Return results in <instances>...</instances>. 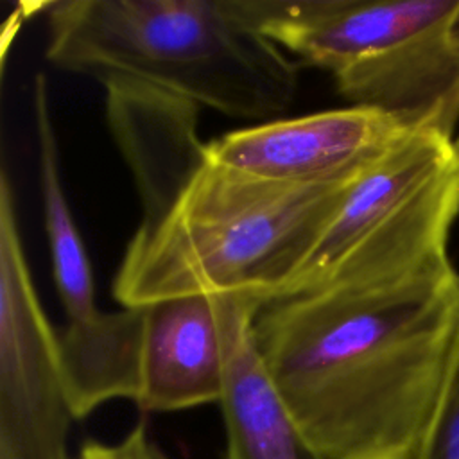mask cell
<instances>
[{
    "instance_id": "cell-4",
    "label": "cell",
    "mask_w": 459,
    "mask_h": 459,
    "mask_svg": "<svg viewBox=\"0 0 459 459\" xmlns=\"http://www.w3.org/2000/svg\"><path fill=\"white\" fill-rule=\"evenodd\" d=\"M457 213L454 138L412 129L350 185L280 298L382 289L446 274L454 271L446 244Z\"/></svg>"
},
{
    "instance_id": "cell-5",
    "label": "cell",
    "mask_w": 459,
    "mask_h": 459,
    "mask_svg": "<svg viewBox=\"0 0 459 459\" xmlns=\"http://www.w3.org/2000/svg\"><path fill=\"white\" fill-rule=\"evenodd\" d=\"M32 113L52 276L66 316V326L59 333L61 362L79 420L109 400L136 402L143 308L104 312L97 307L90 258L61 183L59 147L43 74L34 77Z\"/></svg>"
},
{
    "instance_id": "cell-11",
    "label": "cell",
    "mask_w": 459,
    "mask_h": 459,
    "mask_svg": "<svg viewBox=\"0 0 459 459\" xmlns=\"http://www.w3.org/2000/svg\"><path fill=\"white\" fill-rule=\"evenodd\" d=\"M416 459H459V357Z\"/></svg>"
},
{
    "instance_id": "cell-1",
    "label": "cell",
    "mask_w": 459,
    "mask_h": 459,
    "mask_svg": "<svg viewBox=\"0 0 459 459\" xmlns=\"http://www.w3.org/2000/svg\"><path fill=\"white\" fill-rule=\"evenodd\" d=\"M104 86L108 122L143 208L113 280L117 301L278 299L359 176L283 183L228 169L197 138L199 106L129 79Z\"/></svg>"
},
{
    "instance_id": "cell-10",
    "label": "cell",
    "mask_w": 459,
    "mask_h": 459,
    "mask_svg": "<svg viewBox=\"0 0 459 459\" xmlns=\"http://www.w3.org/2000/svg\"><path fill=\"white\" fill-rule=\"evenodd\" d=\"M262 307L255 296L224 294V459H328L299 429L264 366L253 333Z\"/></svg>"
},
{
    "instance_id": "cell-12",
    "label": "cell",
    "mask_w": 459,
    "mask_h": 459,
    "mask_svg": "<svg viewBox=\"0 0 459 459\" xmlns=\"http://www.w3.org/2000/svg\"><path fill=\"white\" fill-rule=\"evenodd\" d=\"M77 459H165L149 441L143 421L117 443L88 441L82 445Z\"/></svg>"
},
{
    "instance_id": "cell-2",
    "label": "cell",
    "mask_w": 459,
    "mask_h": 459,
    "mask_svg": "<svg viewBox=\"0 0 459 459\" xmlns=\"http://www.w3.org/2000/svg\"><path fill=\"white\" fill-rule=\"evenodd\" d=\"M264 366L328 459H416L459 357V274L265 303Z\"/></svg>"
},
{
    "instance_id": "cell-8",
    "label": "cell",
    "mask_w": 459,
    "mask_h": 459,
    "mask_svg": "<svg viewBox=\"0 0 459 459\" xmlns=\"http://www.w3.org/2000/svg\"><path fill=\"white\" fill-rule=\"evenodd\" d=\"M412 129L384 111L348 106L226 133L206 152L255 178L325 183L360 176Z\"/></svg>"
},
{
    "instance_id": "cell-6",
    "label": "cell",
    "mask_w": 459,
    "mask_h": 459,
    "mask_svg": "<svg viewBox=\"0 0 459 459\" xmlns=\"http://www.w3.org/2000/svg\"><path fill=\"white\" fill-rule=\"evenodd\" d=\"M75 420L59 335L36 294L14 190L0 178V459H70Z\"/></svg>"
},
{
    "instance_id": "cell-3",
    "label": "cell",
    "mask_w": 459,
    "mask_h": 459,
    "mask_svg": "<svg viewBox=\"0 0 459 459\" xmlns=\"http://www.w3.org/2000/svg\"><path fill=\"white\" fill-rule=\"evenodd\" d=\"M47 59L99 81H136L226 117L271 122L298 90L299 65L237 0L43 2Z\"/></svg>"
},
{
    "instance_id": "cell-9",
    "label": "cell",
    "mask_w": 459,
    "mask_h": 459,
    "mask_svg": "<svg viewBox=\"0 0 459 459\" xmlns=\"http://www.w3.org/2000/svg\"><path fill=\"white\" fill-rule=\"evenodd\" d=\"M142 308L134 403L149 412L219 403L226 378L224 294L167 298Z\"/></svg>"
},
{
    "instance_id": "cell-13",
    "label": "cell",
    "mask_w": 459,
    "mask_h": 459,
    "mask_svg": "<svg viewBox=\"0 0 459 459\" xmlns=\"http://www.w3.org/2000/svg\"><path fill=\"white\" fill-rule=\"evenodd\" d=\"M454 143H455V151H457V154H459V133L454 136Z\"/></svg>"
},
{
    "instance_id": "cell-7",
    "label": "cell",
    "mask_w": 459,
    "mask_h": 459,
    "mask_svg": "<svg viewBox=\"0 0 459 459\" xmlns=\"http://www.w3.org/2000/svg\"><path fill=\"white\" fill-rule=\"evenodd\" d=\"M350 106L384 111L414 129L455 136L459 0H414L405 22L364 61L333 75Z\"/></svg>"
}]
</instances>
